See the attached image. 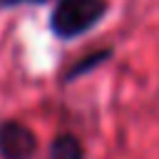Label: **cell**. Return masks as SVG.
Returning <instances> with one entry per match:
<instances>
[{
    "mask_svg": "<svg viewBox=\"0 0 159 159\" xmlns=\"http://www.w3.org/2000/svg\"><path fill=\"white\" fill-rule=\"evenodd\" d=\"M107 12V0H57L50 27L57 37L72 40L97 25Z\"/></svg>",
    "mask_w": 159,
    "mask_h": 159,
    "instance_id": "6da1fadb",
    "label": "cell"
},
{
    "mask_svg": "<svg viewBox=\"0 0 159 159\" xmlns=\"http://www.w3.org/2000/svg\"><path fill=\"white\" fill-rule=\"evenodd\" d=\"M37 149L35 134L20 122L0 124V157L2 159H32Z\"/></svg>",
    "mask_w": 159,
    "mask_h": 159,
    "instance_id": "7a4b0ae2",
    "label": "cell"
},
{
    "mask_svg": "<svg viewBox=\"0 0 159 159\" xmlns=\"http://www.w3.org/2000/svg\"><path fill=\"white\" fill-rule=\"evenodd\" d=\"M50 159H84V149L77 137L60 134L50 147Z\"/></svg>",
    "mask_w": 159,
    "mask_h": 159,
    "instance_id": "3957f363",
    "label": "cell"
},
{
    "mask_svg": "<svg viewBox=\"0 0 159 159\" xmlns=\"http://www.w3.org/2000/svg\"><path fill=\"white\" fill-rule=\"evenodd\" d=\"M109 57V50H102V52H94V55H89L87 60H82V62H77L75 67H72V72L67 75V80H72V77H77V75H84L87 70H92L94 65H99V62H104Z\"/></svg>",
    "mask_w": 159,
    "mask_h": 159,
    "instance_id": "277c9868",
    "label": "cell"
},
{
    "mask_svg": "<svg viewBox=\"0 0 159 159\" xmlns=\"http://www.w3.org/2000/svg\"><path fill=\"white\" fill-rule=\"evenodd\" d=\"M37 2H47V0H0V5L12 7V5H37Z\"/></svg>",
    "mask_w": 159,
    "mask_h": 159,
    "instance_id": "5b68a950",
    "label": "cell"
}]
</instances>
